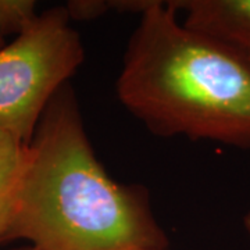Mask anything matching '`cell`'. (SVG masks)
<instances>
[{"label":"cell","instance_id":"6da1fadb","mask_svg":"<svg viewBox=\"0 0 250 250\" xmlns=\"http://www.w3.org/2000/svg\"><path fill=\"white\" fill-rule=\"evenodd\" d=\"M29 149L17 208L1 243L25 239L39 250L167 246L145 188L113 181L96 159L68 82L47 104Z\"/></svg>","mask_w":250,"mask_h":250},{"label":"cell","instance_id":"7a4b0ae2","mask_svg":"<svg viewBox=\"0 0 250 250\" xmlns=\"http://www.w3.org/2000/svg\"><path fill=\"white\" fill-rule=\"evenodd\" d=\"M117 93L153 134L250 149V56L177 21L172 1H146Z\"/></svg>","mask_w":250,"mask_h":250},{"label":"cell","instance_id":"3957f363","mask_svg":"<svg viewBox=\"0 0 250 250\" xmlns=\"http://www.w3.org/2000/svg\"><path fill=\"white\" fill-rule=\"evenodd\" d=\"M67 6L38 14L0 49V129L29 145L47 104L83 60Z\"/></svg>","mask_w":250,"mask_h":250},{"label":"cell","instance_id":"277c9868","mask_svg":"<svg viewBox=\"0 0 250 250\" xmlns=\"http://www.w3.org/2000/svg\"><path fill=\"white\" fill-rule=\"evenodd\" d=\"M185 10L184 25L250 53V0L172 1Z\"/></svg>","mask_w":250,"mask_h":250},{"label":"cell","instance_id":"5b68a950","mask_svg":"<svg viewBox=\"0 0 250 250\" xmlns=\"http://www.w3.org/2000/svg\"><path fill=\"white\" fill-rule=\"evenodd\" d=\"M29 160V145L0 129V243L16 213Z\"/></svg>","mask_w":250,"mask_h":250},{"label":"cell","instance_id":"8992f818","mask_svg":"<svg viewBox=\"0 0 250 250\" xmlns=\"http://www.w3.org/2000/svg\"><path fill=\"white\" fill-rule=\"evenodd\" d=\"M36 17V1L0 0V38L22 34Z\"/></svg>","mask_w":250,"mask_h":250},{"label":"cell","instance_id":"52a82bcc","mask_svg":"<svg viewBox=\"0 0 250 250\" xmlns=\"http://www.w3.org/2000/svg\"><path fill=\"white\" fill-rule=\"evenodd\" d=\"M243 225H245L246 231H248V233L250 235V208L249 211L246 213V215H245V218H243Z\"/></svg>","mask_w":250,"mask_h":250},{"label":"cell","instance_id":"ba28073f","mask_svg":"<svg viewBox=\"0 0 250 250\" xmlns=\"http://www.w3.org/2000/svg\"><path fill=\"white\" fill-rule=\"evenodd\" d=\"M129 250H167L166 248H136V249Z\"/></svg>","mask_w":250,"mask_h":250},{"label":"cell","instance_id":"9c48e42d","mask_svg":"<svg viewBox=\"0 0 250 250\" xmlns=\"http://www.w3.org/2000/svg\"><path fill=\"white\" fill-rule=\"evenodd\" d=\"M14 250H39L34 248V246H27V248H18V249H14Z\"/></svg>","mask_w":250,"mask_h":250},{"label":"cell","instance_id":"30bf717a","mask_svg":"<svg viewBox=\"0 0 250 250\" xmlns=\"http://www.w3.org/2000/svg\"><path fill=\"white\" fill-rule=\"evenodd\" d=\"M4 46H6V43H4V39H3V38H0V49H1V47H4Z\"/></svg>","mask_w":250,"mask_h":250},{"label":"cell","instance_id":"8fae6325","mask_svg":"<svg viewBox=\"0 0 250 250\" xmlns=\"http://www.w3.org/2000/svg\"><path fill=\"white\" fill-rule=\"evenodd\" d=\"M248 54H249V56H250V53H248Z\"/></svg>","mask_w":250,"mask_h":250}]
</instances>
